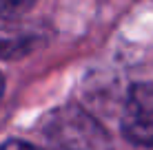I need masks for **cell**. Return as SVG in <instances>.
<instances>
[{"mask_svg":"<svg viewBox=\"0 0 153 150\" xmlns=\"http://www.w3.org/2000/svg\"><path fill=\"white\" fill-rule=\"evenodd\" d=\"M42 135L49 150H111V137L104 126L78 104L51 110Z\"/></svg>","mask_w":153,"mask_h":150,"instance_id":"obj_1","label":"cell"},{"mask_svg":"<svg viewBox=\"0 0 153 150\" xmlns=\"http://www.w3.org/2000/svg\"><path fill=\"white\" fill-rule=\"evenodd\" d=\"M122 135L135 146L153 148V82L131 86L122 108Z\"/></svg>","mask_w":153,"mask_h":150,"instance_id":"obj_2","label":"cell"},{"mask_svg":"<svg viewBox=\"0 0 153 150\" xmlns=\"http://www.w3.org/2000/svg\"><path fill=\"white\" fill-rule=\"evenodd\" d=\"M38 0H0V20H11L20 18L27 13Z\"/></svg>","mask_w":153,"mask_h":150,"instance_id":"obj_3","label":"cell"},{"mask_svg":"<svg viewBox=\"0 0 153 150\" xmlns=\"http://www.w3.org/2000/svg\"><path fill=\"white\" fill-rule=\"evenodd\" d=\"M0 150H42L33 143H27V141H18V139H11V141H4L0 143Z\"/></svg>","mask_w":153,"mask_h":150,"instance_id":"obj_4","label":"cell"},{"mask_svg":"<svg viewBox=\"0 0 153 150\" xmlns=\"http://www.w3.org/2000/svg\"><path fill=\"white\" fill-rule=\"evenodd\" d=\"M2 91H4V82H2V77H0V97H2Z\"/></svg>","mask_w":153,"mask_h":150,"instance_id":"obj_5","label":"cell"}]
</instances>
